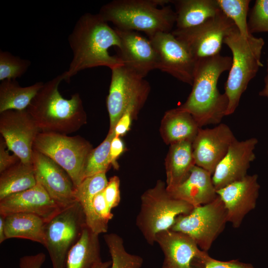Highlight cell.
<instances>
[{
    "mask_svg": "<svg viewBox=\"0 0 268 268\" xmlns=\"http://www.w3.org/2000/svg\"><path fill=\"white\" fill-rule=\"evenodd\" d=\"M72 52L69 67L63 73L64 80L71 78L82 70L107 67L110 69L123 65L118 55H111L109 49L120 46L119 37L99 13H85L78 19L68 37Z\"/></svg>",
    "mask_w": 268,
    "mask_h": 268,
    "instance_id": "1",
    "label": "cell"
},
{
    "mask_svg": "<svg viewBox=\"0 0 268 268\" xmlns=\"http://www.w3.org/2000/svg\"><path fill=\"white\" fill-rule=\"evenodd\" d=\"M231 64V57L220 54L198 60L192 91L178 107L190 113L200 128L219 124L226 116L228 100L224 93L218 90L217 83Z\"/></svg>",
    "mask_w": 268,
    "mask_h": 268,
    "instance_id": "2",
    "label": "cell"
},
{
    "mask_svg": "<svg viewBox=\"0 0 268 268\" xmlns=\"http://www.w3.org/2000/svg\"><path fill=\"white\" fill-rule=\"evenodd\" d=\"M63 74L44 83L26 109L40 132L63 134L74 133L87 123V115L78 93L70 99L59 90Z\"/></svg>",
    "mask_w": 268,
    "mask_h": 268,
    "instance_id": "3",
    "label": "cell"
},
{
    "mask_svg": "<svg viewBox=\"0 0 268 268\" xmlns=\"http://www.w3.org/2000/svg\"><path fill=\"white\" fill-rule=\"evenodd\" d=\"M170 0H114L103 5L99 12L116 28L142 31L149 37L159 32H171L176 15L167 4Z\"/></svg>",
    "mask_w": 268,
    "mask_h": 268,
    "instance_id": "4",
    "label": "cell"
},
{
    "mask_svg": "<svg viewBox=\"0 0 268 268\" xmlns=\"http://www.w3.org/2000/svg\"><path fill=\"white\" fill-rule=\"evenodd\" d=\"M223 43L230 49L232 64L225 84L228 100L226 116L233 114L250 81L263 66L261 59L265 41L251 34L244 37L236 27L224 38Z\"/></svg>",
    "mask_w": 268,
    "mask_h": 268,
    "instance_id": "5",
    "label": "cell"
},
{
    "mask_svg": "<svg viewBox=\"0 0 268 268\" xmlns=\"http://www.w3.org/2000/svg\"><path fill=\"white\" fill-rule=\"evenodd\" d=\"M194 208L187 202L173 198L166 183L159 180L141 195L136 225L146 242L152 246L157 234L170 229L178 216L189 214Z\"/></svg>",
    "mask_w": 268,
    "mask_h": 268,
    "instance_id": "6",
    "label": "cell"
},
{
    "mask_svg": "<svg viewBox=\"0 0 268 268\" xmlns=\"http://www.w3.org/2000/svg\"><path fill=\"white\" fill-rule=\"evenodd\" d=\"M111 69V79L106 105L109 117V130L114 131L119 119L130 112L134 120L137 118L148 97L149 83L124 65Z\"/></svg>",
    "mask_w": 268,
    "mask_h": 268,
    "instance_id": "7",
    "label": "cell"
},
{
    "mask_svg": "<svg viewBox=\"0 0 268 268\" xmlns=\"http://www.w3.org/2000/svg\"><path fill=\"white\" fill-rule=\"evenodd\" d=\"M86 226L83 208L77 201L61 209L46 222L44 247L52 268H66L68 252L80 238Z\"/></svg>",
    "mask_w": 268,
    "mask_h": 268,
    "instance_id": "8",
    "label": "cell"
},
{
    "mask_svg": "<svg viewBox=\"0 0 268 268\" xmlns=\"http://www.w3.org/2000/svg\"><path fill=\"white\" fill-rule=\"evenodd\" d=\"M33 149L48 156L63 168L75 187L83 180L87 157L93 149L89 141L79 135L40 132Z\"/></svg>",
    "mask_w": 268,
    "mask_h": 268,
    "instance_id": "9",
    "label": "cell"
},
{
    "mask_svg": "<svg viewBox=\"0 0 268 268\" xmlns=\"http://www.w3.org/2000/svg\"><path fill=\"white\" fill-rule=\"evenodd\" d=\"M226 222V210L218 196L212 202L194 207L189 214L178 216L170 229L188 235L201 250L207 252Z\"/></svg>",
    "mask_w": 268,
    "mask_h": 268,
    "instance_id": "10",
    "label": "cell"
},
{
    "mask_svg": "<svg viewBox=\"0 0 268 268\" xmlns=\"http://www.w3.org/2000/svg\"><path fill=\"white\" fill-rule=\"evenodd\" d=\"M236 27L221 10L199 25L171 33L198 60L219 54L224 38Z\"/></svg>",
    "mask_w": 268,
    "mask_h": 268,
    "instance_id": "11",
    "label": "cell"
},
{
    "mask_svg": "<svg viewBox=\"0 0 268 268\" xmlns=\"http://www.w3.org/2000/svg\"><path fill=\"white\" fill-rule=\"evenodd\" d=\"M158 58V69L192 85L198 60L171 32H159L148 38Z\"/></svg>",
    "mask_w": 268,
    "mask_h": 268,
    "instance_id": "12",
    "label": "cell"
},
{
    "mask_svg": "<svg viewBox=\"0 0 268 268\" xmlns=\"http://www.w3.org/2000/svg\"><path fill=\"white\" fill-rule=\"evenodd\" d=\"M40 132L26 109L0 113V134L8 150L23 163L32 164L33 143Z\"/></svg>",
    "mask_w": 268,
    "mask_h": 268,
    "instance_id": "13",
    "label": "cell"
},
{
    "mask_svg": "<svg viewBox=\"0 0 268 268\" xmlns=\"http://www.w3.org/2000/svg\"><path fill=\"white\" fill-rule=\"evenodd\" d=\"M32 163L37 182L40 183L61 208L77 201L75 187L66 171L48 156L33 149Z\"/></svg>",
    "mask_w": 268,
    "mask_h": 268,
    "instance_id": "14",
    "label": "cell"
},
{
    "mask_svg": "<svg viewBox=\"0 0 268 268\" xmlns=\"http://www.w3.org/2000/svg\"><path fill=\"white\" fill-rule=\"evenodd\" d=\"M235 139L230 128L225 124H220L211 129L200 128L192 142L196 165L212 175Z\"/></svg>",
    "mask_w": 268,
    "mask_h": 268,
    "instance_id": "15",
    "label": "cell"
},
{
    "mask_svg": "<svg viewBox=\"0 0 268 268\" xmlns=\"http://www.w3.org/2000/svg\"><path fill=\"white\" fill-rule=\"evenodd\" d=\"M260 185L257 174L247 175L216 191L227 212V221L239 228L245 216L256 206Z\"/></svg>",
    "mask_w": 268,
    "mask_h": 268,
    "instance_id": "16",
    "label": "cell"
},
{
    "mask_svg": "<svg viewBox=\"0 0 268 268\" xmlns=\"http://www.w3.org/2000/svg\"><path fill=\"white\" fill-rule=\"evenodd\" d=\"M258 143V140L255 137L241 141L236 138L232 142L212 175L216 191L247 175L251 163L256 158L254 150Z\"/></svg>",
    "mask_w": 268,
    "mask_h": 268,
    "instance_id": "17",
    "label": "cell"
},
{
    "mask_svg": "<svg viewBox=\"0 0 268 268\" xmlns=\"http://www.w3.org/2000/svg\"><path fill=\"white\" fill-rule=\"evenodd\" d=\"M115 29L120 41L118 56L125 66L144 78L158 69V56L149 38L136 31Z\"/></svg>",
    "mask_w": 268,
    "mask_h": 268,
    "instance_id": "18",
    "label": "cell"
},
{
    "mask_svg": "<svg viewBox=\"0 0 268 268\" xmlns=\"http://www.w3.org/2000/svg\"><path fill=\"white\" fill-rule=\"evenodd\" d=\"M61 209L39 183L26 190L9 195L0 200V215L28 213L36 215L46 222Z\"/></svg>",
    "mask_w": 268,
    "mask_h": 268,
    "instance_id": "19",
    "label": "cell"
},
{
    "mask_svg": "<svg viewBox=\"0 0 268 268\" xmlns=\"http://www.w3.org/2000/svg\"><path fill=\"white\" fill-rule=\"evenodd\" d=\"M155 243L164 255L162 268H193L203 252L188 235L171 229L157 234Z\"/></svg>",
    "mask_w": 268,
    "mask_h": 268,
    "instance_id": "20",
    "label": "cell"
},
{
    "mask_svg": "<svg viewBox=\"0 0 268 268\" xmlns=\"http://www.w3.org/2000/svg\"><path fill=\"white\" fill-rule=\"evenodd\" d=\"M167 190L173 198L187 202L194 207L210 203L218 197L212 175L197 165L183 182Z\"/></svg>",
    "mask_w": 268,
    "mask_h": 268,
    "instance_id": "21",
    "label": "cell"
},
{
    "mask_svg": "<svg viewBox=\"0 0 268 268\" xmlns=\"http://www.w3.org/2000/svg\"><path fill=\"white\" fill-rule=\"evenodd\" d=\"M200 128L190 113L177 107L165 112L159 131L164 143L170 145L183 141L193 142Z\"/></svg>",
    "mask_w": 268,
    "mask_h": 268,
    "instance_id": "22",
    "label": "cell"
},
{
    "mask_svg": "<svg viewBox=\"0 0 268 268\" xmlns=\"http://www.w3.org/2000/svg\"><path fill=\"white\" fill-rule=\"evenodd\" d=\"M195 165L192 142L183 141L170 145L165 159L167 189L183 182Z\"/></svg>",
    "mask_w": 268,
    "mask_h": 268,
    "instance_id": "23",
    "label": "cell"
},
{
    "mask_svg": "<svg viewBox=\"0 0 268 268\" xmlns=\"http://www.w3.org/2000/svg\"><path fill=\"white\" fill-rule=\"evenodd\" d=\"M176 29L199 25L221 11L217 0H175Z\"/></svg>",
    "mask_w": 268,
    "mask_h": 268,
    "instance_id": "24",
    "label": "cell"
},
{
    "mask_svg": "<svg viewBox=\"0 0 268 268\" xmlns=\"http://www.w3.org/2000/svg\"><path fill=\"white\" fill-rule=\"evenodd\" d=\"M4 216L6 239H27L44 246L46 222L40 217L28 213H14Z\"/></svg>",
    "mask_w": 268,
    "mask_h": 268,
    "instance_id": "25",
    "label": "cell"
},
{
    "mask_svg": "<svg viewBox=\"0 0 268 268\" xmlns=\"http://www.w3.org/2000/svg\"><path fill=\"white\" fill-rule=\"evenodd\" d=\"M101 261L99 235L86 226L80 238L68 252L66 268H93Z\"/></svg>",
    "mask_w": 268,
    "mask_h": 268,
    "instance_id": "26",
    "label": "cell"
},
{
    "mask_svg": "<svg viewBox=\"0 0 268 268\" xmlns=\"http://www.w3.org/2000/svg\"><path fill=\"white\" fill-rule=\"evenodd\" d=\"M44 83L39 81L26 87L21 86L15 79L1 81L0 84V113L27 108Z\"/></svg>",
    "mask_w": 268,
    "mask_h": 268,
    "instance_id": "27",
    "label": "cell"
},
{
    "mask_svg": "<svg viewBox=\"0 0 268 268\" xmlns=\"http://www.w3.org/2000/svg\"><path fill=\"white\" fill-rule=\"evenodd\" d=\"M0 174V200L29 189L37 184L32 163L19 161Z\"/></svg>",
    "mask_w": 268,
    "mask_h": 268,
    "instance_id": "28",
    "label": "cell"
},
{
    "mask_svg": "<svg viewBox=\"0 0 268 268\" xmlns=\"http://www.w3.org/2000/svg\"><path fill=\"white\" fill-rule=\"evenodd\" d=\"M86 226L97 235L106 233L108 222L113 217L105 200L103 191L94 198L89 205L83 208Z\"/></svg>",
    "mask_w": 268,
    "mask_h": 268,
    "instance_id": "29",
    "label": "cell"
},
{
    "mask_svg": "<svg viewBox=\"0 0 268 268\" xmlns=\"http://www.w3.org/2000/svg\"><path fill=\"white\" fill-rule=\"evenodd\" d=\"M105 242L111 257L110 268H140L143 261L141 257L128 252L122 238L111 233L104 235Z\"/></svg>",
    "mask_w": 268,
    "mask_h": 268,
    "instance_id": "30",
    "label": "cell"
},
{
    "mask_svg": "<svg viewBox=\"0 0 268 268\" xmlns=\"http://www.w3.org/2000/svg\"><path fill=\"white\" fill-rule=\"evenodd\" d=\"M115 136L114 131H109L104 140L89 152L84 166V179L99 173H106L112 165L110 145Z\"/></svg>",
    "mask_w": 268,
    "mask_h": 268,
    "instance_id": "31",
    "label": "cell"
},
{
    "mask_svg": "<svg viewBox=\"0 0 268 268\" xmlns=\"http://www.w3.org/2000/svg\"><path fill=\"white\" fill-rule=\"evenodd\" d=\"M249 0H217L221 10L235 24L240 34L244 37L251 34L249 33L247 15Z\"/></svg>",
    "mask_w": 268,
    "mask_h": 268,
    "instance_id": "32",
    "label": "cell"
},
{
    "mask_svg": "<svg viewBox=\"0 0 268 268\" xmlns=\"http://www.w3.org/2000/svg\"><path fill=\"white\" fill-rule=\"evenodd\" d=\"M106 174L86 177L75 188L74 196L82 208L91 204L95 196L104 191L108 183Z\"/></svg>",
    "mask_w": 268,
    "mask_h": 268,
    "instance_id": "33",
    "label": "cell"
},
{
    "mask_svg": "<svg viewBox=\"0 0 268 268\" xmlns=\"http://www.w3.org/2000/svg\"><path fill=\"white\" fill-rule=\"evenodd\" d=\"M30 61L0 51V80L15 79L23 75L30 66Z\"/></svg>",
    "mask_w": 268,
    "mask_h": 268,
    "instance_id": "34",
    "label": "cell"
},
{
    "mask_svg": "<svg viewBox=\"0 0 268 268\" xmlns=\"http://www.w3.org/2000/svg\"><path fill=\"white\" fill-rule=\"evenodd\" d=\"M249 33L268 32V0H256L248 21Z\"/></svg>",
    "mask_w": 268,
    "mask_h": 268,
    "instance_id": "35",
    "label": "cell"
},
{
    "mask_svg": "<svg viewBox=\"0 0 268 268\" xmlns=\"http://www.w3.org/2000/svg\"><path fill=\"white\" fill-rule=\"evenodd\" d=\"M195 268H254L250 264L241 262L238 260L221 261L210 257L207 252L203 251L198 259Z\"/></svg>",
    "mask_w": 268,
    "mask_h": 268,
    "instance_id": "36",
    "label": "cell"
},
{
    "mask_svg": "<svg viewBox=\"0 0 268 268\" xmlns=\"http://www.w3.org/2000/svg\"><path fill=\"white\" fill-rule=\"evenodd\" d=\"M120 185L119 178L117 176H112L103 191L106 202L111 210L117 207L120 202Z\"/></svg>",
    "mask_w": 268,
    "mask_h": 268,
    "instance_id": "37",
    "label": "cell"
},
{
    "mask_svg": "<svg viewBox=\"0 0 268 268\" xmlns=\"http://www.w3.org/2000/svg\"><path fill=\"white\" fill-rule=\"evenodd\" d=\"M7 144L3 138H0V173L20 161L15 154L9 153Z\"/></svg>",
    "mask_w": 268,
    "mask_h": 268,
    "instance_id": "38",
    "label": "cell"
},
{
    "mask_svg": "<svg viewBox=\"0 0 268 268\" xmlns=\"http://www.w3.org/2000/svg\"><path fill=\"white\" fill-rule=\"evenodd\" d=\"M45 260V254L42 252L24 256L20 258L19 266L20 268H41Z\"/></svg>",
    "mask_w": 268,
    "mask_h": 268,
    "instance_id": "39",
    "label": "cell"
},
{
    "mask_svg": "<svg viewBox=\"0 0 268 268\" xmlns=\"http://www.w3.org/2000/svg\"><path fill=\"white\" fill-rule=\"evenodd\" d=\"M125 149V145L121 137L115 136L111 142L110 153L112 165L116 169H118L119 168V164L117 160Z\"/></svg>",
    "mask_w": 268,
    "mask_h": 268,
    "instance_id": "40",
    "label": "cell"
},
{
    "mask_svg": "<svg viewBox=\"0 0 268 268\" xmlns=\"http://www.w3.org/2000/svg\"><path fill=\"white\" fill-rule=\"evenodd\" d=\"M134 120L132 114L126 112L118 121L114 129L116 136L121 137L124 135L130 129L132 122Z\"/></svg>",
    "mask_w": 268,
    "mask_h": 268,
    "instance_id": "41",
    "label": "cell"
},
{
    "mask_svg": "<svg viewBox=\"0 0 268 268\" xmlns=\"http://www.w3.org/2000/svg\"><path fill=\"white\" fill-rule=\"evenodd\" d=\"M259 94L268 99V60L267 62V74L264 78V86Z\"/></svg>",
    "mask_w": 268,
    "mask_h": 268,
    "instance_id": "42",
    "label": "cell"
},
{
    "mask_svg": "<svg viewBox=\"0 0 268 268\" xmlns=\"http://www.w3.org/2000/svg\"><path fill=\"white\" fill-rule=\"evenodd\" d=\"M6 239L4 232V216L0 215V243Z\"/></svg>",
    "mask_w": 268,
    "mask_h": 268,
    "instance_id": "43",
    "label": "cell"
},
{
    "mask_svg": "<svg viewBox=\"0 0 268 268\" xmlns=\"http://www.w3.org/2000/svg\"><path fill=\"white\" fill-rule=\"evenodd\" d=\"M112 261H108L106 262H100L97 264L93 268H108L111 266Z\"/></svg>",
    "mask_w": 268,
    "mask_h": 268,
    "instance_id": "44",
    "label": "cell"
},
{
    "mask_svg": "<svg viewBox=\"0 0 268 268\" xmlns=\"http://www.w3.org/2000/svg\"></svg>",
    "mask_w": 268,
    "mask_h": 268,
    "instance_id": "45",
    "label": "cell"
}]
</instances>
